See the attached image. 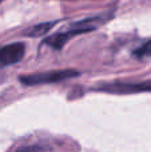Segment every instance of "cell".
I'll list each match as a JSON object with an SVG mask.
<instances>
[{"label": "cell", "instance_id": "cell-3", "mask_svg": "<svg viewBox=\"0 0 151 152\" xmlns=\"http://www.w3.org/2000/svg\"><path fill=\"white\" fill-rule=\"evenodd\" d=\"M100 91H107L112 92V94H130V92H142V91H151V84L147 83H115V84H108V86L99 87Z\"/></svg>", "mask_w": 151, "mask_h": 152}, {"label": "cell", "instance_id": "cell-7", "mask_svg": "<svg viewBox=\"0 0 151 152\" xmlns=\"http://www.w3.org/2000/svg\"><path fill=\"white\" fill-rule=\"evenodd\" d=\"M18 152H39L35 147H26V148H21V150H19Z\"/></svg>", "mask_w": 151, "mask_h": 152}, {"label": "cell", "instance_id": "cell-2", "mask_svg": "<svg viewBox=\"0 0 151 152\" xmlns=\"http://www.w3.org/2000/svg\"><path fill=\"white\" fill-rule=\"evenodd\" d=\"M24 50H26V45L20 42L1 47L0 48V68L19 63L24 56Z\"/></svg>", "mask_w": 151, "mask_h": 152}, {"label": "cell", "instance_id": "cell-1", "mask_svg": "<svg viewBox=\"0 0 151 152\" xmlns=\"http://www.w3.org/2000/svg\"><path fill=\"white\" fill-rule=\"evenodd\" d=\"M79 71L76 69H59V71H50L43 72V74H34L20 76L19 80L26 86H39V84H50V83H58L62 80L72 79L79 76Z\"/></svg>", "mask_w": 151, "mask_h": 152}, {"label": "cell", "instance_id": "cell-6", "mask_svg": "<svg viewBox=\"0 0 151 152\" xmlns=\"http://www.w3.org/2000/svg\"><path fill=\"white\" fill-rule=\"evenodd\" d=\"M134 55H135L136 58H149V56H151V40L144 43L142 47L136 48Z\"/></svg>", "mask_w": 151, "mask_h": 152}, {"label": "cell", "instance_id": "cell-4", "mask_svg": "<svg viewBox=\"0 0 151 152\" xmlns=\"http://www.w3.org/2000/svg\"><path fill=\"white\" fill-rule=\"evenodd\" d=\"M72 35L70 31L60 32V34H55V35H52V36L47 37V39L44 40V43L47 45H50V47L55 48V50H60V48H63V45L68 42V39Z\"/></svg>", "mask_w": 151, "mask_h": 152}, {"label": "cell", "instance_id": "cell-5", "mask_svg": "<svg viewBox=\"0 0 151 152\" xmlns=\"http://www.w3.org/2000/svg\"><path fill=\"white\" fill-rule=\"evenodd\" d=\"M55 24H56V21H45V23L36 24V26H34V27L27 29V31L24 32V35H26V36H29V37L43 36V35L47 34Z\"/></svg>", "mask_w": 151, "mask_h": 152}]
</instances>
